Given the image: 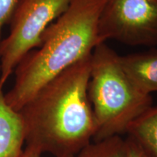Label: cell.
I'll return each mask as SVG.
<instances>
[{
  "label": "cell",
  "instance_id": "1",
  "mask_svg": "<svg viewBox=\"0 0 157 157\" xmlns=\"http://www.w3.org/2000/svg\"><path fill=\"white\" fill-rule=\"evenodd\" d=\"M91 56L52 78L18 111L25 148L74 157L93 140L95 122L88 96Z\"/></svg>",
  "mask_w": 157,
  "mask_h": 157
},
{
  "label": "cell",
  "instance_id": "2",
  "mask_svg": "<svg viewBox=\"0 0 157 157\" xmlns=\"http://www.w3.org/2000/svg\"><path fill=\"white\" fill-rule=\"evenodd\" d=\"M106 0H72L65 13L48 27L38 48L14 71L7 103L18 111L38 90L66 68L92 54L99 42L98 21Z\"/></svg>",
  "mask_w": 157,
  "mask_h": 157
},
{
  "label": "cell",
  "instance_id": "3",
  "mask_svg": "<svg viewBox=\"0 0 157 157\" xmlns=\"http://www.w3.org/2000/svg\"><path fill=\"white\" fill-rule=\"evenodd\" d=\"M88 96L95 118V142L127 133L129 124L153 106L151 95L132 83L119 56L105 42L92 52Z\"/></svg>",
  "mask_w": 157,
  "mask_h": 157
},
{
  "label": "cell",
  "instance_id": "4",
  "mask_svg": "<svg viewBox=\"0 0 157 157\" xmlns=\"http://www.w3.org/2000/svg\"><path fill=\"white\" fill-rule=\"evenodd\" d=\"M72 0H21L6 38L0 40V84H5L21 60L38 48L50 24L67 10Z\"/></svg>",
  "mask_w": 157,
  "mask_h": 157
},
{
  "label": "cell",
  "instance_id": "5",
  "mask_svg": "<svg viewBox=\"0 0 157 157\" xmlns=\"http://www.w3.org/2000/svg\"><path fill=\"white\" fill-rule=\"evenodd\" d=\"M100 43L157 45V0H106L98 21Z\"/></svg>",
  "mask_w": 157,
  "mask_h": 157
},
{
  "label": "cell",
  "instance_id": "6",
  "mask_svg": "<svg viewBox=\"0 0 157 157\" xmlns=\"http://www.w3.org/2000/svg\"><path fill=\"white\" fill-rule=\"evenodd\" d=\"M0 84V157H21L25 143L24 126L19 112L5 101Z\"/></svg>",
  "mask_w": 157,
  "mask_h": 157
},
{
  "label": "cell",
  "instance_id": "7",
  "mask_svg": "<svg viewBox=\"0 0 157 157\" xmlns=\"http://www.w3.org/2000/svg\"><path fill=\"white\" fill-rule=\"evenodd\" d=\"M120 63L129 79L143 93H157V48L119 56Z\"/></svg>",
  "mask_w": 157,
  "mask_h": 157
},
{
  "label": "cell",
  "instance_id": "8",
  "mask_svg": "<svg viewBox=\"0 0 157 157\" xmlns=\"http://www.w3.org/2000/svg\"><path fill=\"white\" fill-rule=\"evenodd\" d=\"M127 136L140 145L151 157H157V106H151L129 124Z\"/></svg>",
  "mask_w": 157,
  "mask_h": 157
},
{
  "label": "cell",
  "instance_id": "9",
  "mask_svg": "<svg viewBox=\"0 0 157 157\" xmlns=\"http://www.w3.org/2000/svg\"><path fill=\"white\" fill-rule=\"evenodd\" d=\"M74 157H127L125 139L113 136L90 143Z\"/></svg>",
  "mask_w": 157,
  "mask_h": 157
},
{
  "label": "cell",
  "instance_id": "10",
  "mask_svg": "<svg viewBox=\"0 0 157 157\" xmlns=\"http://www.w3.org/2000/svg\"><path fill=\"white\" fill-rule=\"evenodd\" d=\"M21 0H0V40L5 24L10 23Z\"/></svg>",
  "mask_w": 157,
  "mask_h": 157
},
{
  "label": "cell",
  "instance_id": "11",
  "mask_svg": "<svg viewBox=\"0 0 157 157\" xmlns=\"http://www.w3.org/2000/svg\"><path fill=\"white\" fill-rule=\"evenodd\" d=\"M127 157H151L139 143L127 136L125 139Z\"/></svg>",
  "mask_w": 157,
  "mask_h": 157
},
{
  "label": "cell",
  "instance_id": "12",
  "mask_svg": "<svg viewBox=\"0 0 157 157\" xmlns=\"http://www.w3.org/2000/svg\"><path fill=\"white\" fill-rule=\"evenodd\" d=\"M41 154L32 149L25 148L23 149L22 157H41Z\"/></svg>",
  "mask_w": 157,
  "mask_h": 157
},
{
  "label": "cell",
  "instance_id": "13",
  "mask_svg": "<svg viewBox=\"0 0 157 157\" xmlns=\"http://www.w3.org/2000/svg\"><path fill=\"white\" fill-rule=\"evenodd\" d=\"M21 157H22V156H21Z\"/></svg>",
  "mask_w": 157,
  "mask_h": 157
}]
</instances>
